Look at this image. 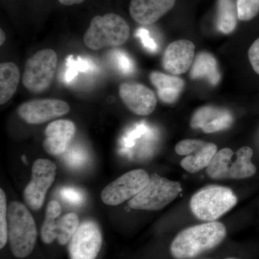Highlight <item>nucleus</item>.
<instances>
[{
	"label": "nucleus",
	"mask_w": 259,
	"mask_h": 259,
	"mask_svg": "<svg viewBox=\"0 0 259 259\" xmlns=\"http://www.w3.org/2000/svg\"><path fill=\"white\" fill-rule=\"evenodd\" d=\"M223 223L213 221L186 228L178 233L170 245V252L176 259H191L212 249L226 236Z\"/></svg>",
	"instance_id": "nucleus-1"
},
{
	"label": "nucleus",
	"mask_w": 259,
	"mask_h": 259,
	"mask_svg": "<svg viewBox=\"0 0 259 259\" xmlns=\"http://www.w3.org/2000/svg\"><path fill=\"white\" fill-rule=\"evenodd\" d=\"M67 102L56 99L25 102L18 109L19 116L28 124H41L69 113Z\"/></svg>",
	"instance_id": "nucleus-11"
},
{
	"label": "nucleus",
	"mask_w": 259,
	"mask_h": 259,
	"mask_svg": "<svg viewBox=\"0 0 259 259\" xmlns=\"http://www.w3.org/2000/svg\"><path fill=\"white\" fill-rule=\"evenodd\" d=\"M150 81L157 90L162 102L172 104L177 101L185 87L183 79L175 76L153 71L149 75Z\"/></svg>",
	"instance_id": "nucleus-17"
},
{
	"label": "nucleus",
	"mask_w": 259,
	"mask_h": 259,
	"mask_svg": "<svg viewBox=\"0 0 259 259\" xmlns=\"http://www.w3.org/2000/svg\"><path fill=\"white\" fill-rule=\"evenodd\" d=\"M61 206L57 201H51L46 209L45 220L41 228V239L47 244L57 239V218L61 214Z\"/></svg>",
	"instance_id": "nucleus-22"
},
{
	"label": "nucleus",
	"mask_w": 259,
	"mask_h": 259,
	"mask_svg": "<svg viewBox=\"0 0 259 259\" xmlns=\"http://www.w3.org/2000/svg\"><path fill=\"white\" fill-rule=\"evenodd\" d=\"M248 56L252 68L259 75V38L255 40L250 46Z\"/></svg>",
	"instance_id": "nucleus-28"
},
{
	"label": "nucleus",
	"mask_w": 259,
	"mask_h": 259,
	"mask_svg": "<svg viewBox=\"0 0 259 259\" xmlns=\"http://www.w3.org/2000/svg\"><path fill=\"white\" fill-rule=\"evenodd\" d=\"M253 155V150L248 146H243L236 153L231 148H223L214 155L206 171L212 180L249 178L256 172V167L251 161Z\"/></svg>",
	"instance_id": "nucleus-4"
},
{
	"label": "nucleus",
	"mask_w": 259,
	"mask_h": 259,
	"mask_svg": "<svg viewBox=\"0 0 259 259\" xmlns=\"http://www.w3.org/2000/svg\"><path fill=\"white\" fill-rule=\"evenodd\" d=\"M76 126L72 121L58 120L51 122L45 130L46 139L42 143L44 150L52 156H59L66 151L74 138Z\"/></svg>",
	"instance_id": "nucleus-15"
},
{
	"label": "nucleus",
	"mask_w": 259,
	"mask_h": 259,
	"mask_svg": "<svg viewBox=\"0 0 259 259\" xmlns=\"http://www.w3.org/2000/svg\"><path fill=\"white\" fill-rule=\"evenodd\" d=\"M102 243V234L98 225L94 221H85L79 225L70 240V258L95 259L101 249Z\"/></svg>",
	"instance_id": "nucleus-10"
},
{
	"label": "nucleus",
	"mask_w": 259,
	"mask_h": 259,
	"mask_svg": "<svg viewBox=\"0 0 259 259\" xmlns=\"http://www.w3.org/2000/svg\"><path fill=\"white\" fill-rule=\"evenodd\" d=\"M57 64V54L52 49L37 51L25 63L22 80L24 87L34 94L45 92L54 80Z\"/></svg>",
	"instance_id": "nucleus-7"
},
{
	"label": "nucleus",
	"mask_w": 259,
	"mask_h": 259,
	"mask_svg": "<svg viewBox=\"0 0 259 259\" xmlns=\"http://www.w3.org/2000/svg\"><path fill=\"white\" fill-rule=\"evenodd\" d=\"M217 152L218 147L215 144L205 142L184 158L180 162L181 166L189 173H197L209 166Z\"/></svg>",
	"instance_id": "nucleus-19"
},
{
	"label": "nucleus",
	"mask_w": 259,
	"mask_h": 259,
	"mask_svg": "<svg viewBox=\"0 0 259 259\" xmlns=\"http://www.w3.org/2000/svg\"><path fill=\"white\" fill-rule=\"evenodd\" d=\"M195 46L189 40H178L170 44L163 52L161 64L163 69L172 75L185 74L192 67Z\"/></svg>",
	"instance_id": "nucleus-13"
},
{
	"label": "nucleus",
	"mask_w": 259,
	"mask_h": 259,
	"mask_svg": "<svg viewBox=\"0 0 259 259\" xmlns=\"http://www.w3.org/2000/svg\"><path fill=\"white\" fill-rule=\"evenodd\" d=\"M205 141L197 139H185L175 146V152L180 156H188L192 151L204 144Z\"/></svg>",
	"instance_id": "nucleus-26"
},
{
	"label": "nucleus",
	"mask_w": 259,
	"mask_h": 259,
	"mask_svg": "<svg viewBox=\"0 0 259 259\" xmlns=\"http://www.w3.org/2000/svg\"><path fill=\"white\" fill-rule=\"evenodd\" d=\"M149 180V175L144 169L127 172L102 190V202L110 206L123 203L144 190Z\"/></svg>",
	"instance_id": "nucleus-8"
},
{
	"label": "nucleus",
	"mask_w": 259,
	"mask_h": 259,
	"mask_svg": "<svg viewBox=\"0 0 259 259\" xmlns=\"http://www.w3.org/2000/svg\"><path fill=\"white\" fill-rule=\"evenodd\" d=\"M175 3L176 0H131L130 15L136 23L152 25L169 12Z\"/></svg>",
	"instance_id": "nucleus-16"
},
{
	"label": "nucleus",
	"mask_w": 259,
	"mask_h": 259,
	"mask_svg": "<svg viewBox=\"0 0 259 259\" xmlns=\"http://www.w3.org/2000/svg\"><path fill=\"white\" fill-rule=\"evenodd\" d=\"M190 76L193 80L205 79L212 86L217 85L221 79L218 61L214 56L202 51L194 58Z\"/></svg>",
	"instance_id": "nucleus-18"
},
{
	"label": "nucleus",
	"mask_w": 259,
	"mask_h": 259,
	"mask_svg": "<svg viewBox=\"0 0 259 259\" xmlns=\"http://www.w3.org/2000/svg\"><path fill=\"white\" fill-rule=\"evenodd\" d=\"M236 194L230 188L209 185L197 191L190 199L192 214L197 219L213 222L236 205Z\"/></svg>",
	"instance_id": "nucleus-5"
},
{
	"label": "nucleus",
	"mask_w": 259,
	"mask_h": 259,
	"mask_svg": "<svg viewBox=\"0 0 259 259\" xmlns=\"http://www.w3.org/2000/svg\"><path fill=\"white\" fill-rule=\"evenodd\" d=\"M227 259H235V258H227Z\"/></svg>",
	"instance_id": "nucleus-32"
},
{
	"label": "nucleus",
	"mask_w": 259,
	"mask_h": 259,
	"mask_svg": "<svg viewBox=\"0 0 259 259\" xmlns=\"http://www.w3.org/2000/svg\"><path fill=\"white\" fill-rule=\"evenodd\" d=\"M238 17L242 21H249L259 13V0H237Z\"/></svg>",
	"instance_id": "nucleus-24"
},
{
	"label": "nucleus",
	"mask_w": 259,
	"mask_h": 259,
	"mask_svg": "<svg viewBox=\"0 0 259 259\" xmlns=\"http://www.w3.org/2000/svg\"><path fill=\"white\" fill-rule=\"evenodd\" d=\"M20 74L17 65L13 62L0 65V104L7 103L16 93Z\"/></svg>",
	"instance_id": "nucleus-20"
},
{
	"label": "nucleus",
	"mask_w": 259,
	"mask_h": 259,
	"mask_svg": "<svg viewBox=\"0 0 259 259\" xmlns=\"http://www.w3.org/2000/svg\"><path fill=\"white\" fill-rule=\"evenodd\" d=\"M182 191L180 182L153 174L144 190L130 199L128 205L140 210H160L177 199Z\"/></svg>",
	"instance_id": "nucleus-6"
},
{
	"label": "nucleus",
	"mask_w": 259,
	"mask_h": 259,
	"mask_svg": "<svg viewBox=\"0 0 259 259\" xmlns=\"http://www.w3.org/2000/svg\"><path fill=\"white\" fill-rule=\"evenodd\" d=\"M79 226V218L75 213L64 214L58 221L57 240L60 245L69 243Z\"/></svg>",
	"instance_id": "nucleus-23"
},
{
	"label": "nucleus",
	"mask_w": 259,
	"mask_h": 259,
	"mask_svg": "<svg viewBox=\"0 0 259 259\" xmlns=\"http://www.w3.org/2000/svg\"><path fill=\"white\" fill-rule=\"evenodd\" d=\"M62 199L68 203L79 205L84 201V195L81 191L71 187H64L60 191Z\"/></svg>",
	"instance_id": "nucleus-27"
},
{
	"label": "nucleus",
	"mask_w": 259,
	"mask_h": 259,
	"mask_svg": "<svg viewBox=\"0 0 259 259\" xmlns=\"http://www.w3.org/2000/svg\"><path fill=\"white\" fill-rule=\"evenodd\" d=\"M58 1L65 6H71V5L81 4L84 0H58Z\"/></svg>",
	"instance_id": "nucleus-30"
},
{
	"label": "nucleus",
	"mask_w": 259,
	"mask_h": 259,
	"mask_svg": "<svg viewBox=\"0 0 259 259\" xmlns=\"http://www.w3.org/2000/svg\"><path fill=\"white\" fill-rule=\"evenodd\" d=\"M137 35L141 37L143 44H144L145 47H146V49L151 51L156 50L157 46H156L154 40L150 37L149 33H148L147 30H144V29H140L137 32Z\"/></svg>",
	"instance_id": "nucleus-29"
},
{
	"label": "nucleus",
	"mask_w": 259,
	"mask_h": 259,
	"mask_svg": "<svg viewBox=\"0 0 259 259\" xmlns=\"http://www.w3.org/2000/svg\"><path fill=\"white\" fill-rule=\"evenodd\" d=\"M238 10L233 0H218L217 28L224 34H231L237 25Z\"/></svg>",
	"instance_id": "nucleus-21"
},
{
	"label": "nucleus",
	"mask_w": 259,
	"mask_h": 259,
	"mask_svg": "<svg viewBox=\"0 0 259 259\" xmlns=\"http://www.w3.org/2000/svg\"><path fill=\"white\" fill-rule=\"evenodd\" d=\"M234 122L229 110L214 106L199 107L192 115L190 126L192 129H201L204 134H213L231 127Z\"/></svg>",
	"instance_id": "nucleus-14"
},
{
	"label": "nucleus",
	"mask_w": 259,
	"mask_h": 259,
	"mask_svg": "<svg viewBox=\"0 0 259 259\" xmlns=\"http://www.w3.org/2000/svg\"><path fill=\"white\" fill-rule=\"evenodd\" d=\"M56 175V164L50 160L40 158L34 162L31 180L24 190V199L30 209L38 210L41 208Z\"/></svg>",
	"instance_id": "nucleus-9"
},
{
	"label": "nucleus",
	"mask_w": 259,
	"mask_h": 259,
	"mask_svg": "<svg viewBox=\"0 0 259 259\" xmlns=\"http://www.w3.org/2000/svg\"><path fill=\"white\" fill-rule=\"evenodd\" d=\"M8 238L13 255L23 258L32 253L37 229L31 213L23 204L12 202L8 209Z\"/></svg>",
	"instance_id": "nucleus-2"
},
{
	"label": "nucleus",
	"mask_w": 259,
	"mask_h": 259,
	"mask_svg": "<svg viewBox=\"0 0 259 259\" xmlns=\"http://www.w3.org/2000/svg\"><path fill=\"white\" fill-rule=\"evenodd\" d=\"M8 206L6 195L0 190V248H3L8 240Z\"/></svg>",
	"instance_id": "nucleus-25"
},
{
	"label": "nucleus",
	"mask_w": 259,
	"mask_h": 259,
	"mask_svg": "<svg viewBox=\"0 0 259 259\" xmlns=\"http://www.w3.org/2000/svg\"><path fill=\"white\" fill-rule=\"evenodd\" d=\"M0 45L3 46L4 44L5 40H6V35H5V32L3 31V29L0 30Z\"/></svg>",
	"instance_id": "nucleus-31"
},
{
	"label": "nucleus",
	"mask_w": 259,
	"mask_h": 259,
	"mask_svg": "<svg viewBox=\"0 0 259 259\" xmlns=\"http://www.w3.org/2000/svg\"><path fill=\"white\" fill-rule=\"evenodd\" d=\"M129 37L130 27L125 20L120 15L108 13L94 17L83 35V42L89 49L98 51L104 48L120 47Z\"/></svg>",
	"instance_id": "nucleus-3"
},
{
	"label": "nucleus",
	"mask_w": 259,
	"mask_h": 259,
	"mask_svg": "<svg viewBox=\"0 0 259 259\" xmlns=\"http://www.w3.org/2000/svg\"><path fill=\"white\" fill-rule=\"evenodd\" d=\"M119 95L124 105L136 115H151L157 105L154 93L141 83L127 81L121 83Z\"/></svg>",
	"instance_id": "nucleus-12"
}]
</instances>
